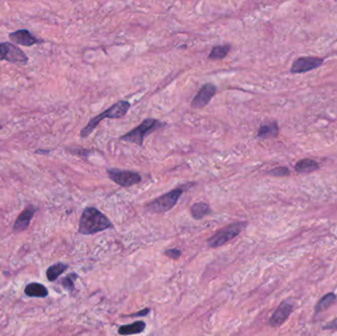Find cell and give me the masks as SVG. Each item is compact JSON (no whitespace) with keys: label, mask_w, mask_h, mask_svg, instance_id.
I'll list each match as a JSON object with an SVG mask.
<instances>
[{"label":"cell","mask_w":337,"mask_h":336,"mask_svg":"<svg viewBox=\"0 0 337 336\" xmlns=\"http://www.w3.org/2000/svg\"><path fill=\"white\" fill-rule=\"evenodd\" d=\"M111 228H112V222L100 210L95 207L85 208L78 229L81 235H94Z\"/></svg>","instance_id":"1"},{"label":"cell","mask_w":337,"mask_h":336,"mask_svg":"<svg viewBox=\"0 0 337 336\" xmlns=\"http://www.w3.org/2000/svg\"><path fill=\"white\" fill-rule=\"evenodd\" d=\"M129 108H130V103L127 102V101H119V102L115 103L114 105L110 107L108 110H106L102 113L91 118L90 121L88 122V124L81 130L80 136L82 138L88 137L95 130V128L98 126V124L103 119H106V118L114 119V118H121V117L125 116Z\"/></svg>","instance_id":"2"},{"label":"cell","mask_w":337,"mask_h":336,"mask_svg":"<svg viewBox=\"0 0 337 336\" xmlns=\"http://www.w3.org/2000/svg\"><path fill=\"white\" fill-rule=\"evenodd\" d=\"M165 126V123L156 118H146L138 126L120 136L121 141L134 143L143 146V141L147 135Z\"/></svg>","instance_id":"3"},{"label":"cell","mask_w":337,"mask_h":336,"mask_svg":"<svg viewBox=\"0 0 337 336\" xmlns=\"http://www.w3.org/2000/svg\"><path fill=\"white\" fill-rule=\"evenodd\" d=\"M187 188V184L180 185L177 188H174L164 195L154 199L150 203L146 205L147 211L153 212V213H165L169 211L171 208L174 207L178 199L180 198L183 191Z\"/></svg>","instance_id":"4"},{"label":"cell","mask_w":337,"mask_h":336,"mask_svg":"<svg viewBox=\"0 0 337 336\" xmlns=\"http://www.w3.org/2000/svg\"><path fill=\"white\" fill-rule=\"evenodd\" d=\"M247 226V222H237L231 224L226 228H223L220 231L216 232L211 238H209L207 240V245L210 248H219L239 236L246 229Z\"/></svg>","instance_id":"5"},{"label":"cell","mask_w":337,"mask_h":336,"mask_svg":"<svg viewBox=\"0 0 337 336\" xmlns=\"http://www.w3.org/2000/svg\"><path fill=\"white\" fill-rule=\"evenodd\" d=\"M1 60H5L9 63L27 64L29 58L15 44L4 42L0 43V61Z\"/></svg>","instance_id":"6"},{"label":"cell","mask_w":337,"mask_h":336,"mask_svg":"<svg viewBox=\"0 0 337 336\" xmlns=\"http://www.w3.org/2000/svg\"><path fill=\"white\" fill-rule=\"evenodd\" d=\"M108 175L113 182L123 187H130L134 184L139 183L142 179L141 175L138 172L128 169L109 168Z\"/></svg>","instance_id":"7"},{"label":"cell","mask_w":337,"mask_h":336,"mask_svg":"<svg viewBox=\"0 0 337 336\" xmlns=\"http://www.w3.org/2000/svg\"><path fill=\"white\" fill-rule=\"evenodd\" d=\"M325 62L323 57L319 56H302L294 60L290 72L292 74H302L321 67Z\"/></svg>","instance_id":"8"},{"label":"cell","mask_w":337,"mask_h":336,"mask_svg":"<svg viewBox=\"0 0 337 336\" xmlns=\"http://www.w3.org/2000/svg\"><path fill=\"white\" fill-rule=\"evenodd\" d=\"M217 91V87L213 83H206L203 85L194 98L191 101V108L193 109H202L206 107L212 98L215 96Z\"/></svg>","instance_id":"9"},{"label":"cell","mask_w":337,"mask_h":336,"mask_svg":"<svg viewBox=\"0 0 337 336\" xmlns=\"http://www.w3.org/2000/svg\"><path fill=\"white\" fill-rule=\"evenodd\" d=\"M10 41L13 42L15 45H20L23 47H32L35 45L43 44L45 41L43 39H39L36 36H34L30 31L22 29L17 30L15 32H12L9 34Z\"/></svg>","instance_id":"10"},{"label":"cell","mask_w":337,"mask_h":336,"mask_svg":"<svg viewBox=\"0 0 337 336\" xmlns=\"http://www.w3.org/2000/svg\"><path fill=\"white\" fill-rule=\"evenodd\" d=\"M294 311V305L289 303L288 301L282 302L279 307L275 310L273 315L269 320V325L272 328H279L281 327L291 316L292 312Z\"/></svg>","instance_id":"11"},{"label":"cell","mask_w":337,"mask_h":336,"mask_svg":"<svg viewBox=\"0 0 337 336\" xmlns=\"http://www.w3.org/2000/svg\"><path fill=\"white\" fill-rule=\"evenodd\" d=\"M36 211L37 207H35L34 205H29L28 207H26V209L18 216L13 227L14 231L17 233L25 231L29 227L30 222L33 219Z\"/></svg>","instance_id":"12"},{"label":"cell","mask_w":337,"mask_h":336,"mask_svg":"<svg viewBox=\"0 0 337 336\" xmlns=\"http://www.w3.org/2000/svg\"><path fill=\"white\" fill-rule=\"evenodd\" d=\"M278 134H279V126L276 121L261 124L257 131V137L260 139L276 138Z\"/></svg>","instance_id":"13"},{"label":"cell","mask_w":337,"mask_h":336,"mask_svg":"<svg viewBox=\"0 0 337 336\" xmlns=\"http://www.w3.org/2000/svg\"><path fill=\"white\" fill-rule=\"evenodd\" d=\"M146 328V324L142 321L139 322H135L131 325H127V326H121L118 329V335L120 336H132V335H138L141 334L142 332H144Z\"/></svg>","instance_id":"14"},{"label":"cell","mask_w":337,"mask_h":336,"mask_svg":"<svg viewBox=\"0 0 337 336\" xmlns=\"http://www.w3.org/2000/svg\"><path fill=\"white\" fill-rule=\"evenodd\" d=\"M25 294L33 298H46L49 295L48 289L40 283H31L27 285Z\"/></svg>","instance_id":"15"},{"label":"cell","mask_w":337,"mask_h":336,"mask_svg":"<svg viewBox=\"0 0 337 336\" xmlns=\"http://www.w3.org/2000/svg\"><path fill=\"white\" fill-rule=\"evenodd\" d=\"M319 168H320V165L318 164V162L313 159H309V158L302 159L298 161L297 164L295 165V170L300 173L313 172Z\"/></svg>","instance_id":"16"},{"label":"cell","mask_w":337,"mask_h":336,"mask_svg":"<svg viewBox=\"0 0 337 336\" xmlns=\"http://www.w3.org/2000/svg\"><path fill=\"white\" fill-rule=\"evenodd\" d=\"M337 301V296L335 293H329L325 295L317 304L315 308L316 315L327 311L329 308H331Z\"/></svg>","instance_id":"17"},{"label":"cell","mask_w":337,"mask_h":336,"mask_svg":"<svg viewBox=\"0 0 337 336\" xmlns=\"http://www.w3.org/2000/svg\"><path fill=\"white\" fill-rule=\"evenodd\" d=\"M67 268H68V265L65 263H61V262H58V263H56L50 266L47 270V277L49 281L51 282L56 281Z\"/></svg>","instance_id":"18"},{"label":"cell","mask_w":337,"mask_h":336,"mask_svg":"<svg viewBox=\"0 0 337 336\" xmlns=\"http://www.w3.org/2000/svg\"><path fill=\"white\" fill-rule=\"evenodd\" d=\"M231 51V46L230 45H220V46H215L211 50L208 58L212 60H219L225 58L228 54Z\"/></svg>","instance_id":"19"},{"label":"cell","mask_w":337,"mask_h":336,"mask_svg":"<svg viewBox=\"0 0 337 336\" xmlns=\"http://www.w3.org/2000/svg\"><path fill=\"white\" fill-rule=\"evenodd\" d=\"M190 212L195 220H199L210 213V206L204 202H197L192 205Z\"/></svg>","instance_id":"20"},{"label":"cell","mask_w":337,"mask_h":336,"mask_svg":"<svg viewBox=\"0 0 337 336\" xmlns=\"http://www.w3.org/2000/svg\"><path fill=\"white\" fill-rule=\"evenodd\" d=\"M77 279V275L75 273H71L69 275H67L65 278L62 279V286L69 290V291H73L74 290V281Z\"/></svg>","instance_id":"21"},{"label":"cell","mask_w":337,"mask_h":336,"mask_svg":"<svg viewBox=\"0 0 337 336\" xmlns=\"http://www.w3.org/2000/svg\"><path fill=\"white\" fill-rule=\"evenodd\" d=\"M268 173L272 176H276V177H284V176H288L290 175L291 171L290 169L287 167H277V168H272L268 171Z\"/></svg>","instance_id":"22"},{"label":"cell","mask_w":337,"mask_h":336,"mask_svg":"<svg viewBox=\"0 0 337 336\" xmlns=\"http://www.w3.org/2000/svg\"><path fill=\"white\" fill-rule=\"evenodd\" d=\"M164 254L171 259H178L181 255V252L177 249H169V250L165 251Z\"/></svg>","instance_id":"23"},{"label":"cell","mask_w":337,"mask_h":336,"mask_svg":"<svg viewBox=\"0 0 337 336\" xmlns=\"http://www.w3.org/2000/svg\"><path fill=\"white\" fill-rule=\"evenodd\" d=\"M324 331H331V330H337V319L334 320L332 323H329L325 327H323Z\"/></svg>","instance_id":"24"},{"label":"cell","mask_w":337,"mask_h":336,"mask_svg":"<svg viewBox=\"0 0 337 336\" xmlns=\"http://www.w3.org/2000/svg\"><path fill=\"white\" fill-rule=\"evenodd\" d=\"M149 312H150V309H144V310H142V311H140V312H138V313H136V314L130 315L129 317H130V318H134V317H144V316H147V315L149 314Z\"/></svg>","instance_id":"25"}]
</instances>
